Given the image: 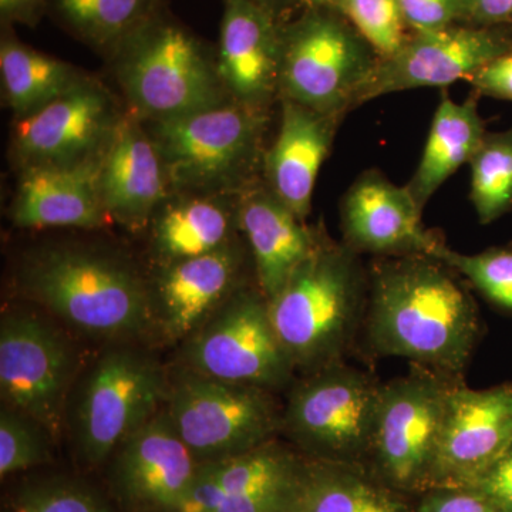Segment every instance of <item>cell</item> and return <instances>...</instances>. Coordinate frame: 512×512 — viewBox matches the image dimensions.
Masks as SVG:
<instances>
[{"label": "cell", "mask_w": 512, "mask_h": 512, "mask_svg": "<svg viewBox=\"0 0 512 512\" xmlns=\"http://www.w3.org/2000/svg\"><path fill=\"white\" fill-rule=\"evenodd\" d=\"M362 335L370 355L463 377L483 325L476 299L450 266L431 255L376 258Z\"/></svg>", "instance_id": "6da1fadb"}, {"label": "cell", "mask_w": 512, "mask_h": 512, "mask_svg": "<svg viewBox=\"0 0 512 512\" xmlns=\"http://www.w3.org/2000/svg\"><path fill=\"white\" fill-rule=\"evenodd\" d=\"M369 278L360 255L319 237L312 254L268 299L279 342L296 373L309 375L346 362L362 335Z\"/></svg>", "instance_id": "7a4b0ae2"}, {"label": "cell", "mask_w": 512, "mask_h": 512, "mask_svg": "<svg viewBox=\"0 0 512 512\" xmlns=\"http://www.w3.org/2000/svg\"><path fill=\"white\" fill-rule=\"evenodd\" d=\"M19 284L29 299L93 338L131 339L153 326L150 286L116 256L43 249L26 259Z\"/></svg>", "instance_id": "3957f363"}, {"label": "cell", "mask_w": 512, "mask_h": 512, "mask_svg": "<svg viewBox=\"0 0 512 512\" xmlns=\"http://www.w3.org/2000/svg\"><path fill=\"white\" fill-rule=\"evenodd\" d=\"M110 60L131 113L141 120L174 119L232 100L215 56L163 13L128 37Z\"/></svg>", "instance_id": "277c9868"}, {"label": "cell", "mask_w": 512, "mask_h": 512, "mask_svg": "<svg viewBox=\"0 0 512 512\" xmlns=\"http://www.w3.org/2000/svg\"><path fill=\"white\" fill-rule=\"evenodd\" d=\"M265 113L231 100L174 119L148 121L171 190L245 191L262 160Z\"/></svg>", "instance_id": "5b68a950"}, {"label": "cell", "mask_w": 512, "mask_h": 512, "mask_svg": "<svg viewBox=\"0 0 512 512\" xmlns=\"http://www.w3.org/2000/svg\"><path fill=\"white\" fill-rule=\"evenodd\" d=\"M382 383L345 363L289 387L281 436L313 460L367 467Z\"/></svg>", "instance_id": "8992f818"}, {"label": "cell", "mask_w": 512, "mask_h": 512, "mask_svg": "<svg viewBox=\"0 0 512 512\" xmlns=\"http://www.w3.org/2000/svg\"><path fill=\"white\" fill-rule=\"evenodd\" d=\"M274 393L184 367L173 379L168 377L164 410L197 460L210 463L281 436L284 406Z\"/></svg>", "instance_id": "52a82bcc"}, {"label": "cell", "mask_w": 512, "mask_h": 512, "mask_svg": "<svg viewBox=\"0 0 512 512\" xmlns=\"http://www.w3.org/2000/svg\"><path fill=\"white\" fill-rule=\"evenodd\" d=\"M463 380L410 365L382 384L367 468L384 484L409 497L427 490L448 400Z\"/></svg>", "instance_id": "ba28073f"}, {"label": "cell", "mask_w": 512, "mask_h": 512, "mask_svg": "<svg viewBox=\"0 0 512 512\" xmlns=\"http://www.w3.org/2000/svg\"><path fill=\"white\" fill-rule=\"evenodd\" d=\"M279 94L309 109L340 117L379 57L346 20L330 9H311L284 26Z\"/></svg>", "instance_id": "9c48e42d"}, {"label": "cell", "mask_w": 512, "mask_h": 512, "mask_svg": "<svg viewBox=\"0 0 512 512\" xmlns=\"http://www.w3.org/2000/svg\"><path fill=\"white\" fill-rule=\"evenodd\" d=\"M168 376L141 350H107L79 386L73 434L80 456L99 466L164 407Z\"/></svg>", "instance_id": "30bf717a"}, {"label": "cell", "mask_w": 512, "mask_h": 512, "mask_svg": "<svg viewBox=\"0 0 512 512\" xmlns=\"http://www.w3.org/2000/svg\"><path fill=\"white\" fill-rule=\"evenodd\" d=\"M187 369L224 382L278 392L295 382L296 369L279 342L268 299L241 286L185 340Z\"/></svg>", "instance_id": "8fae6325"}, {"label": "cell", "mask_w": 512, "mask_h": 512, "mask_svg": "<svg viewBox=\"0 0 512 512\" xmlns=\"http://www.w3.org/2000/svg\"><path fill=\"white\" fill-rule=\"evenodd\" d=\"M76 373L69 340L50 320L12 311L0 323V396L50 437L60 436Z\"/></svg>", "instance_id": "7c38bea8"}, {"label": "cell", "mask_w": 512, "mask_h": 512, "mask_svg": "<svg viewBox=\"0 0 512 512\" xmlns=\"http://www.w3.org/2000/svg\"><path fill=\"white\" fill-rule=\"evenodd\" d=\"M123 114L106 87L80 79L36 113L16 120L12 151L22 168L103 156Z\"/></svg>", "instance_id": "4fadbf2b"}, {"label": "cell", "mask_w": 512, "mask_h": 512, "mask_svg": "<svg viewBox=\"0 0 512 512\" xmlns=\"http://www.w3.org/2000/svg\"><path fill=\"white\" fill-rule=\"evenodd\" d=\"M510 52L512 39L500 29L453 25L416 33L407 37L399 52L377 59L357 93L355 106L404 90L468 80L485 64Z\"/></svg>", "instance_id": "5bb4252c"}, {"label": "cell", "mask_w": 512, "mask_h": 512, "mask_svg": "<svg viewBox=\"0 0 512 512\" xmlns=\"http://www.w3.org/2000/svg\"><path fill=\"white\" fill-rule=\"evenodd\" d=\"M511 446L512 383L474 390L463 380L448 400L427 490L467 487Z\"/></svg>", "instance_id": "9a60e30c"}, {"label": "cell", "mask_w": 512, "mask_h": 512, "mask_svg": "<svg viewBox=\"0 0 512 512\" xmlns=\"http://www.w3.org/2000/svg\"><path fill=\"white\" fill-rule=\"evenodd\" d=\"M114 456V490L128 508L140 512L180 510L201 467L164 407L124 440Z\"/></svg>", "instance_id": "2e32d148"}, {"label": "cell", "mask_w": 512, "mask_h": 512, "mask_svg": "<svg viewBox=\"0 0 512 512\" xmlns=\"http://www.w3.org/2000/svg\"><path fill=\"white\" fill-rule=\"evenodd\" d=\"M421 208L407 187L377 171L360 175L340 205L343 244L357 255H433L444 244L424 227Z\"/></svg>", "instance_id": "e0dca14e"}, {"label": "cell", "mask_w": 512, "mask_h": 512, "mask_svg": "<svg viewBox=\"0 0 512 512\" xmlns=\"http://www.w3.org/2000/svg\"><path fill=\"white\" fill-rule=\"evenodd\" d=\"M281 20L256 0H224L218 74L232 100L266 111L279 93L282 63Z\"/></svg>", "instance_id": "ac0fdd59"}, {"label": "cell", "mask_w": 512, "mask_h": 512, "mask_svg": "<svg viewBox=\"0 0 512 512\" xmlns=\"http://www.w3.org/2000/svg\"><path fill=\"white\" fill-rule=\"evenodd\" d=\"M241 249L227 247L165 264L150 288L153 326L170 342L187 340L241 288Z\"/></svg>", "instance_id": "d6986e66"}, {"label": "cell", "mask_w": 512, "mask_h": 512, "mask_svg": "<svg viewBox=\"0 0 512 512\" xmlns=\"http://www.w3.org/2000/svg\"><path fill=\"white\" fill-rule=\"evenodd\" d=\"M160 151L136 114H123L101 160V200L110 218L141 227L170 190Z\"/></svg>", "instance_id": "ffe728a7"}, {"label": "cell", "mask_w": 512, "mask_h": 512, "mask_svg": "<svg viewBox=\"0 0 512 512\" xmlns=\"http://www.w3.org/2000/svg\"><path fill=\"white\" fill-rule=\"evenodd\" d=\"M101 160L22 168L10 218L18 228L96 229L109 221L101 200Z\"/></svg>", "instance_id": "44dd1931"}, {"label": "cell", "mask_w": 512, "mask_h": 512, "mask_svg": "<svg viewBox=\"0 0 512 512\" xmlns=\"http://www.w3.org/2000/svg\"><path fill=\"white\" fill-rule=\"evenodd\" d=\"M340 117L328 116L282 99L281 126L264 163L269 190L305 221L313 191L328 157Z\"/></svg>", "instance_id": "7402d4cb"}, {"label": "cell", "mask_w": 512, "mask_h": 512, "mask_svg": "<svg viewBox=\"0 0 512 512\" xmlns=\"http://www.w3.org/2000/svg\"><path fill=\"white\" fill-rule=\"evenodd\" d=\"M237 225L254 256L259 291L266 299L284 288L312 254L319 235L299 220L271 190H245L237 207Z\"/></svg>", "instance_id": "603a6c76"}, {"label": "cell", "mask_w": 512, "mask_h": 512, "mask_svg": "<svg viewBox=\"0 0 512 512\" xmlns=\"http://www.w3.org/2000/svg\"><path fill=\"white\" fill-rule=\"evenodd\" d=\"M309 457L278 439L224 460L201 463L190 494L178 512H214L227 498L299 483Z\"/></svg>", "instance_id": "cb8c5ba5"}, {"label": "cell", "mask_w": 512, "mask_h": 512, "mask_svg": "<svg viewBox=\"0 0 512 512\" xmlns=\"http://www.w3.org/2000/svg\"><path fill=\"white\" fill-rule=\"evenodd\" d=\"M485 134L476 101L457 103L444 94L431 121L416 173L406 185L421 210L461 165L470 163Z\"/></svg>", "instance_id": "d4e9b609"}, {"label": "cell", "mask_w": 512, "mask_h": 512, "mask_svg": "<svg viewBox=\"0 0 512 512\" xmlns=\"http://www.w3.org/2000/svg\"><path fill=\"white\" fill-rule=\"evenodd\" d=\"M410 498L365 466L309 458L305 485L293 512H412Z\"/></svg>", "instance_id": "484cf974"}, {"label": "cell", "mask_w": 512, "mask_h": 512, "mask_svg": "<svg viewBox=\"0 0 512 512\" xmlns=\"http://www.w3.org/2000/svg\"><path fill=\"white\" fill-rule=\"evenodd\" d=\"M153 241L165 264L211 254L232 242L231 212L211 195L173 202L158 215Z\"/></svg>", "instance_id": "4316f807"}, {"label": "cell", "mask_w": 512, "mask_h": 512, "mask_svg": "<svg viewBox=\"0 0 512 512\" xmlns=\"http://www.w3.org/2000/svg\"><path fill=\"white\" fill-rule=\"evenodd\" d=\"M3 93L16 120L52 103L82 77L72 64L3 35L0 43Z\"/></svg>", "instance_id": "83f0119b"}, {"label": "cell", "mask_w": 512, "mask_h": 512, "mask_svg": "<svg viewBox=\"0 0 512 512\" xmlns=\"http://www.w3.org/2000/svg\"><path fill=\"white\" fill-rule=\"evenodd\" d=\"M161 0H47V12L73 36L111 56L160 15Z\"/></svg>", "instance_id": "f1b7e54d"}, {"label": "cell", "mask_w": 512, "mask_h": 512, "mask_svg": "<svg viewBox=\"0 0 512 512\" xmlns=\"http://www.w3.org/2000/svg\"><path fill=\"white\" fill-rule=\"evenodd\" d=\"M470 197L483 225L512 210V128L485 134L470 160Z\"/></svg>", "instance_id": "f546056e"}, {"label": "cell", "mask_w": 512, "mask_h": 512, "mask_svg": "<svg viewBox=\"0 0 512 512\" xmlns=\"http://www.w3.org/2000/svg\"><path fill=\"white\" fill-rule=\"evenodd\" d=\"M431 256L450 266L495 308L512 315L511 245L467 255L443 244Z\"/></svg>", "instance_id": "4dcf8cb0"}, {"label": "cell", "mask_w": 512, "mask_h": 512, "mask_svg": "<svg viewBox=\"0 0 512 512\" xmlns=\"http://www.w3.org/2000/svg\"><path fill=\"white\" fill-rule=\"evenodd\" d=\"M336 10L352 23L379 59L393 56L406 43V23L397 0H340Z\"/></svg>", "instance_id": "1f68e13d"}, {"label": "cell", "mask_w": 512, "mask_h": 512, "mask_svg": "<svg viewBox=\"0 0 512 512\" xmlns=\"http://www.w3.org/2000/svg\"><path fill=\"white\" fill-rule=\"evenodd\" d=\"M47 436L49 434L25 414L3 406L0 412V476L6 478L46 463L50 458Z\"/></svg>", "instance_id": "d6a6232c"}, {"label": "cell", "mask_w": 512, "mask_h": 512, "mask_svg": "<svg viewBox=\"0 0 512 512\" xmlns=\"http://www.w3.org/2000/svg\"><path fill=\"white\" fill-rule=\"evenodd\" d=\"M12 512H111L106 503L84 485L50 480L26 485L13 498Z\"/></svg>", "instance_id": "836d02e7"}, {"label": "cell", "mask_w": 512, "mask_h": 512, "mask_svg": "<svg viewBox=\"0 0 512 512\" xmlns=\"http://www.w3.org/2000/svg\"><path fill=\"white\" fill-rule=\"evenodd\" d=\"M404 23L416 33L433 32L466 20L467 0H397Z\"/></svg>", "instance_id": "e575fe53"}, {"label": "cell", "mask_w": 512, "mask_h": 512, "mask_svg": "<svg viewBox=\"0 0 512 512\" xmlns=\"http://www.w3.org/2000/svg\"><path fill=\"white\" fill-rule=\"evenodd\" d=\"M414 498L412 512H501L474 487L430 488Z\"/></svg>", "instance_id": "d590c367"}, {"label": "cell", "mask_w": 512, "mask_h": 512, "mask_svg": "<svg viewBox=\"0 0 512 512\" xmlns=\"http://www.w3.org/2000/svg\"><path fill=\"white\" fill-rule=\"evenodd\" d=\"M305 480L306 476L296 484L261 491V493L227 498L218 505L214 512H293L301 498Z\"/></svg>", "instance_id": "8d00e7d4"}, {"label": "cell", "mask_w": 512, "mask_h": 512, "mask_svg": "<svg viewBox=\"0 0 512 512\" xmlns=\"http://www.w3.org/2000/svg\"><path fill=\"white\" fill-rule=\"evenodd\" d=\"M467 487L490 498L501 512H512V446Z\"/></svg>", "instance_id": "74e56055"}, {"label": "cell", "mask_w": 512, "mask_h": 512, "mask_svg": "<svg viewBox=\"0 0 512 512\" xmlns=\"http://www.w3.org/2000/svg\"><path fill=\"white\" fill-rule=\"evenodd\" d=\"M468 80L484 96L512 101V52L491 60Z\"/></svg>", "instance_id": "f35d334b"}, {"label": "cell", "mask_w": 512, "mask_h": 512, "mask_svg": "<svg viewBox=\"0 0 512 512\" xmlns=\"http://www.w3.org/2000/svg\"><path fill=\"white\" fill-rule=\"evenodd\" d=\"M466 22L478 28L512 26V0H470Z\"/></svg>", "instance_id": "ab89813d"}, {"label": "cell", "mask_w": 512, "mask_h": 512, "mask_svg": "<svg viewBox=\"0 0 512 512\" xmlns=\"http://www.w3.org/2000/svg\"><path fill=\"white\" fill-rule=\"evenodd\" d=\"M43 13L45 10L35 0H0V18L6 26L12 23L35 26Z\"/></svg>", "instance_id": "60d3db41"}, {"label": "cell", "mask_w": 512, "mask_h": 512, "mask_svg": "<svg viewBox=\"0 0 512 512\" xmlns=\"http://www.w3.org/2000/svg\"><path fill=\"white\" fill-rule=\"evenodd\" d=\"M262 8L268 10L269 13L275 16L276 19L281 20L284 16L288 15L293 8H295L301 0H256Z\"/></svg>", "instance_id": "b9f144b4"}, {"label": "cell", "mask_w": 512, "mask_h": 512, "mask_svg": "<svg viewBox=\"0 0 512 512\" xmlns=\"http://www.w3.org/2000/svg\"><path fill=\"white\" fill-rule=\"evenodd\" d=\"M340 0H301V5L305 6L306 10L311 9H336Z\"/></svg>", "instance_id": "7bdbcfd3"}, {"label": "cell", "mask_w": 512, "mask_h": 512, "mask_svg": "<svg viewBox=\"0 0 512 512\" xmlns=\"http://www.w3.org/2000/svg\"><path fill=\"white\" fill-rule=\"evenodd\" d=\"M35 2L40 6V8L47 12V0H35Z\"/></svg>", "instance_id": "ee69618b"}, {"label": "cell", "mask_w": 512, "mask_h": 512, "mask_svg": "<svg viewBox=\"0 0 512 512\" xmlns=\"http://www.w3.org/2000/svg\"><path fill=\"white\" fill-rule=\"evenodd\" d=\"M467 2H468V6H470V0H467ZM467 12H468V10H467Z\"/></svg>", "instance_id": "f6af8a7d"}, {"label": "cell", "mask_w": 512, "mask_h": 512, "mask_svg": "<svg viewBox=\"0 0 512 512\" xmlns=\"http://www.w3.org/2000/svg\"><path fill=\"white\" fill-rule=\"evenodd\" d=\"M170 512H178V511H170Z\"/></svg>", "instance_id": "bcb514c9"}]
</instances>
